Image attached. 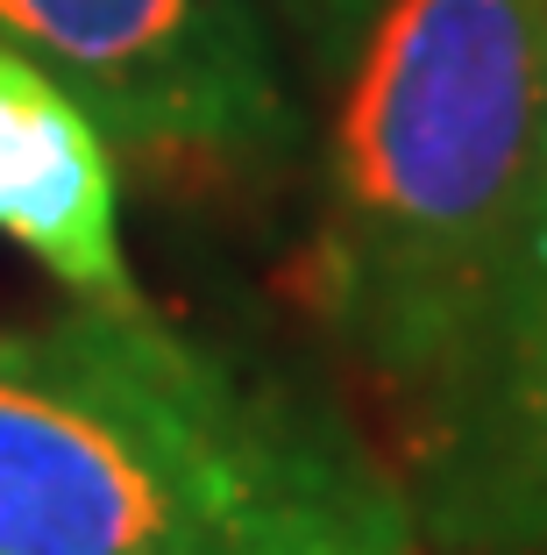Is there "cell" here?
<instances>
[{
  "instance_id": "cell-1",
  "label": "cell",
  "mask_w": 547,
  "mask_h": 555,
  "mask_svg": "<svg viewBox=\"0 0 547 555\" xmlns=\"http://www.w3.org/2000/svg\"><path fill=\"white\" fill-rule=\"evenodd\" d=\"M413 548V491L307 385L143 299L0 327V555Z\"/></svg>"
},
{
  "instance_id": "cell-2",
  "label": "cell",
  "mask_w": 547,
  "mask_h": 555,
  "mask_svg": "<svg viewBox=\"0 0 547 555\" xmlns=\"http://www.w3.org/2000/svg\"><path fill=\"white\" fill-rule=\"evenodd\" d=\"M547 0H385L327 129L313 307L427 421L533 257Z\"/></svg>"
},
{
  "instance_id": "cell-3",
  "label": "cell",
  "mask_w": 547,
  "mask_h": 555,
  "mask_svg": "<svg viewBox=\"0 0 547 555\" xmlns=\"http://www.w3.org/2000/svg\"><path fill=\"white\" fill-rule=\"evenodd\" d=\"M0 43L135 157L271 171L299 150V100L257 0H0Z\"/></svg>"
},
{
  "instance_id": "cell-4",
  "label": "cell",
  "mask_w": 547,
  "mask_h": 555,
  "mask_svg": "<svg viewBox=\"0 0 547 555\" xmlns=\"http://www.w3.org/2000/svg\"><path fill=\"white\" fill-rule=\"evenodd\" d=\"M419 449L413 506L441 534L547 555V257H526L498 321L427 406Z\"/></svg>"
},
{
  "instance_id": "cell-5",
  "label": "cell",
  "mask_w": 547,
  "mask_h": 555,
  "mask_svg": "<svg viewBox=\"0 0 547 555\" xmlns=\"http://www.w3.org/2000/svg\"><path fill=\"white\" fill-rule=\"evenodd\" d=\"M0 235L71 299H143L121 249L114 143L43 65L0 43Z\"/></svg>"
},
{
  "instance_id": "cell-6",
  "label": "cell",
  "mask_w": 547,
  "mask_h": 555,
  "mask_svg": "<svg viewBox=\"0 0 547 555\" xmlns=\"http://www.w3.org/2000/svg\"><path fill=\"white\" fill-rule=\"evenodd\" d=\"M257 8H263V22H271V36H285V43L307 57L313 79H341L385 0H257Z\"/></svg>"
},
{
  "instance_id": "cell-7",
  "label": "cell",
  "mask_w": 547,
  "mask_h": 555,
  "mask_svg": "<svg viewBox=\"0 0 547 555\" xmlns=\"http://www.w3.org/2000/svg\"><path fill=\"white\" fill-rule=\"evenodd\" d=\"M533 257H547V193H541V229H533Z\"/></svg>"
}]
</instances>
